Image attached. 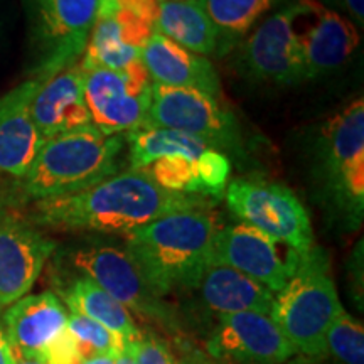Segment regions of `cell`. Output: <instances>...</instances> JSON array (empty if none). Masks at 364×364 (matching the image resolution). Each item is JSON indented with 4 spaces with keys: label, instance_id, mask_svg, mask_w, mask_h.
Segmentation results:
<instances>
[{
    "label": "cell",
    "instance_id": "6da1fadb",
    "mask_svg": "<svg viewBox=\"0 0 364 364\" xmlns=\"http://www.w3.org/2000/svg\"><path fill=\"white\" fill-rule=\"evenodd\" d=\"M216 199L171 193L142 171L129 169L78 193L34 203V225L65 233H122L142 228L167 215L213 209Z\"/></svg>",
    "mask_w": 364,
    "mask_h": 364
},
{
    "label": "cell",
    "instance_id": "7a4b0ae2",
    "mask_svg": "<svg viewBox=\"0 0 364 364\" xmlns=\"http://www.w3.org/2000/svg\"><path fill=\"white\" fill-rule=\"evenodd\" d=\"M223 226L215 209L167 215L125 235V252L159 295L193 290L209 267V250Z\"/></svg>",
    "mask_w": 364,
    "mask_h": 364
},
{
    "label": "cell",
    "instance_id": "3957f363",
    "mask_svg": "<svg viewBox=\"0 0 364 364\" xmlns=\"http://www.w3.org/2000/svg\"><path fill=\"white\" fill-rule=\"evenodd\" d=\"M125 149L124 135H105L93 125L46 140L22 179L29 199L78 193L115 176Z\"/></svg>",
    "mask_w": 364,
    "mask_h": 364
},
{
    "label": "cell",
    "instance_id": "277c9868",
    "mask_svg": "<svg viewBox=\"0 0 364 364\" xmlns=\"http://www.w3.org/2000/svg\"><path fill=\"white\" fill-rule=\"evenodd\" d=\"M343 311L329 255L314 245L300 255L292 279L277 294L270 317L295 351L321 358L326 356L327 331Z\"/></svg>",
    "mask_w": 364,
    "mask_h": 364
},
{
    "label": "cell",
    "instance_id": "5b68a950",
    "mask_svg": "<svg viewBox=\"0 0 364 364\" xmlns=\"http://www.w3.org/2000/svg\"><path fill=\"white\" fill-rule=\"evenodd\" d=\"M317 182L327 203L351 230L364 215V100L331 117L317 139Z\"/></svg>",
    "mask_w": 364,
    "mask_h": 364
},
{
    "label": "cell",
    "instance_id": "8992f818",
    "mask_svg": "<svg viewBox=\"0 0 364 364\" xmlns=\"http://www.w3.org/2000/svg\"><path fill=\"white\" fill-rule=\"evenodd\" d=\"M75 275L86 277L125 309L167 332L181 329L177 311L150 287L125 250L113 245H83L63 253Z\"/></svg>",
    "mask_w": 364,
    "mask_h": 364
},
{
    "label": "cell",
    "instance_id": "52a82bcc",
    "mask_svg": "<svg viewBox=\"0 0 364 364\" xmlns=\"http://www.w3.org/2000/svg\"><path fill=\"white\" fill-rule=\"evenodd\" d=\"M34 80L44 81L83 56L103 0H24Z\"/></svg>",
    "mask_w": 364,
    "mask_h": 364
},
{
    "label": "cell",
    "instance_id": "ba28073f",
    "mask_svg": "<svg viewBox=\"0 0 364 364\" xmlns=\"http://www.w3.org/2000/svg\"><path fill=\"white\" fill-rule=\"evenodd\" d=\"M226 206L245 225L257 228L299 255L314 247L311 216L292 189L260 176L228 182Z\"/></svg>",
    "mask_w": 364,
    "mask_h": 364
},
{
    "label": "cell",
    "instance_id": "9c48e42d",
    "mask_svg": "<svg viewBox=\"0 0 364 364\" xmlns=\"http://www.w3.org/2000/svg\"><path fill=\"white\" fill-rule=\"evenodd\" d=\"M142 127L199 136L226 156L243 154V134L235 113L199 90L152 83L150 107Z\"/></svg>",
    "mask_w": 364,
    "mask_h": 364
},
{
    "label": "cell",
    "instance_id": "30bf717a",
    "mask_svg": "<svg viewBox=\"0 0 364 364\" xmlns=\"http://www.w3.org/2000/svg\"><path fill=\"white\" fill-rule=\"evenodd\" d=\"M83 93L91 125L105 135H124L145 122L152 80L139 58L122 70H83Z\"/></svg>",
    "mask_w": 364,
    "mask_h": 364
},
{
    "label": "cell",
    "instance_id": "8fae6325",
    "mask_svg": "<svg viewBox=\"0 0 364 364\" xmlns=\"http://www.w3.org/2000/svg\"><path fill=\"white\" fill-rule=\"evenodd\" d=\"M312 0H294L272 14L241 48V65L252 78L279 85L306 81L300 27Z\"/></svg>",
    "mask_w": 364,
    "mask_h": 364
},
{
    "label": "cell",
    "instance_id": "7c38bea8",
    "mask_svg": "<svg viewBox=\"0 0 364 364\" xmlns=\"http://www.w3.org/2000/svg\"><path fill=\"white\" fill-rule=\"evenodd\" d=\"M279 243L257 228L245 225H223L209 250V267L235 268L258 284L279 294L297 270L300 255L289 248L282 252Z\"/></svg>",
    "mask_w": 364,
    "mask_h": 364
},
{
    "label": "cell",
    "instance_id": "4fadbf2b",
    "mask_svg": "<svg viewBox=\"0 0 364 364\" xmlns=\"http://www.w3.org/2000/svg\"><path fill=\"white\" fill-rule=\"evenodd\" d=\"M206 348L211 356L238 364H280L297 353L272 317L258 312L220 314Z\"/></svg>",
    "mask_w": 364,
    "mask_h": 364
},
{
    "label": "cell",
    "instance_id": "5bb4252c",
    "mask_svg": "<svg viewBox=\"0 0 364 364\" xmlns=\"http://www.w3.org/2000/svg\"><path fill=\"white\" fill-rule=\"evenodd\" d=\"M54 252L56 243L33 223L0 215V309L26 297Z\"/></svg>",
    "mask_w": 364,
    "mask_h": 364
},
{
    "label": "cell",
    "instance_id": "9a60e30c",
    "mask_svg": "<svg viewBox=\"0 0 364 364\" xmlns=\"http://www.w3.org/2000/svg\"><path fill=\"white\" fill-rule=\"evenodd\" d=\"M4 324L12 356L41 363L68 331V311L53 292L26 295L9 306Z\"/></svg>",
    "mask_w": 364,
    "mask_h": 364
},
{
    "label": "cell",
    "instance_id": "2e32d148",
    "mask_svg": "<svg viewBox=\"0 0 364 364\" xmlns=\"http://www.w3.org/2000/svg\"><path fill=\"white\" fill-rule=\"evenodd\" d=\"M39 80H27L0 98V176L24 179L46 140L31 113Z\"/></svg>",
    "mask_w": 364,
    "mask_h": 364
},
{
    "label": "cell",
    "instance_id": "e0dca14e",
    "mask_svg": "<svg viewBox=\"0 0 364 364\" xmlns=\"http://www.w3.org/2000/svg\"><path fill=\"white\" fill-rule=\"evenodd\" d=\"M359 43L361 38L351 21L312 0L300 27L306 78L312 80L338 70L353 56Z\"/></svg>",
    "mask_w": 364,
    "mask_h": 364
},
{
    "label": "cell",
    "instance_id": "ac0fdd59",
    "mask_svg": "<svg viewBox=\"0 0 364 364\" xmlns=\"http://www.w3.org/2000/svg\"><path fill=\"white\" fill-rule=\"evenodd\" d=\"M31 113L44 140L91 125L80 61L63 68L51 78L39 81L31 102Z\"/></svg>",
    "mask_w": 364,
    "mask_h": 364
},
{
    "label": "cell",
    "instance_id": "d6986e66",
    "mask_svg": "<svg viewBox=\"0 0 364 364\" xmlns=\"http://www.w3.org/2000/svg\"><path fill=\"white\" fill-rule=\"evenodd\" d=\"M140 61L152 83L172 88H193L221 98V81L209 59L194 54L156 33L140 51Z\"/></svg>",
    "mask_w": 364,
    "mask_h": 364
},
{
    "label": "cell",
    "instance_id": "ffe728a7",
    "mask_svg": "<svg viewBox=\"0 0 364 364\" xmlns=\"http://www.w3.org/2000/svg\"><path fill=\"white\" fill-rule=\"evenodd\" d=\"M198 287L206 307L218 314L258 312L270 316L275 304V295L267 287L230 267H208Z\"/></svg>",
    "mask_w": 364,
    "mask_h": 364
},
{
    "label": "cell",
    "instance_id": "44dd1931",
    "mask_svg": "<svg viewBox=\"0 0 364 364\" xmlns=\"http://www.w3.org/2000/svg\"><path fill=\"white\" fill-rule=\"evenodd\" d=\"M157 33L199 56L220 54V33L198 0L161 2Z\"/></svg>",
    "mask_w": 364,
    "mask_h": 364
},
{
    "label": "cell",
    "instance_id": "7402d4cb",
    "mask_svg": "<svg viewBox=\"0 0 364 364\" xmlns=\"http://www.w3.org/2000/svg\"><path fill=\"white\" fill-rule=\"evenodd\" d=\"M59 295L70 312H78L93 318L95 322L120 336L125 343L139 339L142 334L129 309L86 277H71L65 285H59Z\"/></svg>",
    "mask_w": 364,
    "mask_h": 364
},
{
    "label": "cell",
    "instance_id": "603a6c76",
    "mask_svg": "<svg viewBox=\"0 0 364 364\" xmlns=\"http://www.w3.org/2000/svg\"><path fill=\"white\" fill-rule=\"evenodd\" d=\"M129 142L130 169L140 171L157 159L164 157H189L196 159L204 150L213 149L206 140L199 136L182 134L169 129H152V127H136L124 135Z\"/></svg>",
    "mask_w": 364,
    "mask_h": 364
},
{
    "label": "cell",
    "instance_id": "cb8c5ba5",
    "mask_svg": "<svg viewBox=\"0 0 364 364\" xmlns=\"http://www.w3.org/2000/svg\"><path fill=\"white\" fill-rule=\"evenodd\" d=\"M220 33V54L230 51L273 9L294 0H198Z\"/></svg>",
    "mask_w": 364,
    "mask_h": 364
},
{
    "label": "cell",
    "instance_id": "d4e9b609",
    "mask_svg": "<svg viewBox=\"0 0 364 364\" xmlns=\"http://www.w3.org/2000/svg\"><path fill=\"white\" fill-rule=\"evenodd\" d=\"M140 58V51L125 44L113 16H100L91 29L88 44L80 59L81 70L107 68L122 70Z\"/></svg>",
    "mask_w": 364,
    "mask_h": 364
},
{
    "label": "cell",
    "instance_id": "484cf974",
    "mask_svg": "<svg viewBox=\"0 0 364 364\" xmlns=\"http://www.w3.org/2000/svg\"><path fill=\"white\" fill-rule=\"evenodd\" d=\"M68 329L78 344L83 361L91 358H120L125 353V341L93 318L78 312L68 314Z\"/></svg>",
    "mask_w": 364,
    "mask_h": 364
},
{
    "label": "cell",
    "instance_id": "4316f807",
    "mask_svg": "<svg viewBox=\"0 0 364 364\" xmlns=\"http://www.w3.org/2000/svg\"><path fill=\"white\" fill-rule=\"evenodd\" d=\"M326 354L338 364H364L363 324L343 311L326 334Z\"/></svg>",
    "mask_w": 364,
    "mask_h": 364
},
{
    "label": "cell",
    "instance_id": "83f0119b",
    "mask_svg": "<svg viewBox=\"0 0 364 364\" xmlns=\"http://www.w3.org/2000/svg\"><path fill=\"white\" fill-rule=\"evenodd\" d=\"M140 171L145 172L159 188L171 191V193L199 194L196 159L181 156L164 157L157 159Z\"/></svg>",
    "mask_w": 364,
    "mask_h": 364
},
{
    "label": "cell",
    "instance_id": "f1b7e54d",
    "mask_svg": "<svg viewBox=\"0 0 364 364\" xmlns=\"http://www.w3.org/2000/svg\"><path fill=\"white\" fill-rule=\"evenodd\" d=\"M196 171H198V193L218 201L225 194L230 181V157L216 149H208L196 157Z\"/></svg>",
    "mask_w": 364,
    "mask_h": 364
},
{
    "label": "cell",
    "instance_id": "f546056e",
    "mask_svg": "<svg viewBox=\"0 0 364 364\" xmlns=\"http://www.w3.org/2000/svg\"><path fill=\"white\" fill-rule=\"evenodd\" d=\"M125 353L134 364H177L166 341L156 334H140L139 339L125 344Z\"/></svg>",
    "mask_w": 364,
    "mask_h": 364
},
{
    "label": "cell",
    "instance_id": "4dcf8cb0",
    "mask_svg": "<svg viewBox=\"0 0 364 364\" xmlns=\"http://www.w3.org/2000/svg\"><path fill=\"white\" fill-rule=\"evenodd\" d=\"M115 9H120L135 19L157 31V19L161 12V0H113Z\"/></svg>",
    "mask_w": 364,
    "mask_h": 364
},
{
    "label": "cell",
    "instance_id": "1f68e13d",
    "mask_svg": "<svg viewBox=\"0 0 364 364\" xmlns=\"http://www.w3.org/2000/svg\"><path fill=\"white\" fill-rule=\"evenodd\" d=\"M343 7L349 12V16L353 17V21L356 22L359 27L364 24V0H341Z\"/></svg>",
    "mask_w": 364,
    "mask_h": 364
},
{
    "label": "cell",
    "instance_id": "d6a6232c",
    "mask_svg": "<svg viewBox=\"0 0 364 364\" xmlns=\"http://www.w3.org/2000/svg\"><path fill=\"white\" fill-rule=\"evenodd\" d=\"M0 364H14L11 346H9L2 329H0Z\"/></svg>",
    "mask_w": 364,
    "mask_h": 364
},
{
    "label": "cell",
    "instance_id": "836d02e7",
    "mask_svg": "<svg viewBox=\"0 0 364 364\" xmlns=\"http://www.w3.org/2000/svg\"><path fill=\"white\" fill-rule=\"evenodd\" d=\"M83 364H117V359L113 358H91V359H86V361H83Z\"/></svg>",
    "mask_w": 364,
    "mask_h": 364
},
{
    "label": "cell",
    "instance_id": "e575fe53",
    "mask_svg": "<svg viewBox=\"0 0 364 364\" xmlns=\"http://www.w3.org/2000/svg\"><path fill=\"white\" fill-rule=\"evenodd\" d=\"M318 2H321L324 7H331V11L332 9H343L341 0H318Z\"/></svg>",
    "mask_w": 364,
    "mask_h": 364
},
{
    "label": "cell",
    "instance_id": "d590c367",
    "mask_svg": "<svg viewBox=\"0 0 364 364\" xmlns=\"http://www.w3.org/2000/svg\"><path fill=\"white\" fill-rule=\"evenodd\" d=\"M12 359H14V364H41L38 361H34V359H26L19 356H12Z\"/></svg>",
    "mask_w": 364,
    "mask_h": 364
},
{
    "label": "cell",
    "instance_id": "8d00e7d4",
    "mask_svg": "<svg viewBox=\"0 0 364 364\" xmlns=\"http://www.w3.org/2000/svg\"><path fill=\"white\" fill-rule=\"evenodd\" d=\"M117 364H134V361H132L129 354L124 353L120 358H117Z\"/></svg>",
    "mask_w": 364,
    "mask_h": 364
},
{
    "label": "cell",
    "instance_id": "74e56055",
    "mask_svg": "<svg viewBox=\"0 0 364 364\" xmlns=\"http://www.w3.org/2000/svg\"><path fill=\"white\" fill-rule=\"evenodd\" d=\"M4 2H6V0H0V11H2V7H4Z\"/></svg>",
    "mask_w": 364,
    "mask_h": 364
},
{
    "label": "cell",
    "instance_id": "f35d334b",
    "mask_svg": "<svg viewBox=\"0 0 364 364\" xmlns=\"http://www.w3.org/2000/svg\"><path fill=\"white\" fill-rule=\"evenodd\" d=\"M186 364H201V363H186Z\"/></svg>",
    "mask_w": 364,
    "mask_h": 364
},
{
    "label": "cell",
    "instance_id": "ab89813d",
    "mask_svg": "<svg viewBox=\"0 0 364 364\" xmlns=\"http://www.w3.org/2000/svg\"><path fill=\"white\" fill-rule=\"evenodd\" d=\"M161 2H166V0H161Z\"/></svg>",
    "mask_w": 364,
    "mask_h": 364
}]
</instances>
